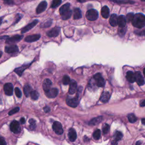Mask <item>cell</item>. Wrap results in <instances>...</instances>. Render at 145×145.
Masks as SVG:
<instances>
[{"mask_svg": "<svg viewBox=\"0 0 145 145\" xmlns=\"http://www.w3.org/2000/svg\"><path fill=\"white\" fill-rule=\"evenodd\" d=\"M94 79L95 80L96 85L98 87H103L105 85V80L100 73H97L94 76Z\"/></svg>", "mask_w": 145, "mask_h": 145, "instance_id": "cell-6", "label": "cell"}, {"mask_svg": "<svg viewBox=\"0 0 145 145\" xmlns=\"http://www.w3.org/2000/svg\"><path fill=\"white\" fill-rule=\"evenodd\" d=\"M41 35L40 34H35V35H29L27 36L25 38V40L26 42H29V43H32V42H35L38 40Z\"/></svg>", "mask_w": 145, "mask_h": 145, "instance_id": "cell-11", "label": "cell"}, {"mask_svg": "<svg viewBox=\"0 0 145 145\" xmlns=\"http://www.w3.org/2000/svg\"><path fill=\"white\" fill-rule=\"evenodd\" d=\"M5 51L7 53H14L18 51V48L16 45H11L5 47Z\"/></svg>", "mask_w": 145, "mask_h": 145, "instance_id": "cell-14", "label": "cell"}, {"mask_svg": "<svg viewBox=\"0 0 145 145\" xmlns=\"http://www.w3.org/2000/svg\"><path fill=\"white\" fill-rule=\"evenodd\" d=\"M82 18V13L81 11L78 8H75L74 9V19H79Z\"/></svg>", "mask_w": 145, "mask_h": 145, "instance_id": "cell-28", "label": "cell"}, {"mask_svg": "<svg viewBox=\"0 0 145 145\" xmlns=\"http://www.w3.org/2000/svg\"><path fill=\"white\" fill-rule=\"evenodd\" d=\"M10 129L11 131L15 133V134H18V133H20V132H21V127H20V125L18 121L14 120L11 122L10 125Z\"/></svg>", "mask_w": 145, "mask_h": 145, "instance_id": "cell-3", "label": "cell"}, {"mask_svg": "<svg viewBox=\"0 0 145 145\" xmlns=\"http://www.w3.org/2000/svg\"><path fill=\"white\" fill-rule=\"evenodd\" d=\"M141 107H144L145 106V100H144L143 101H142L140 104Z\"/></svg>", "mask_w": 145, "mask_h": 145, "instance_id": "cell-48", "label": "cell"}, {"mask_svg": "<svg viewBox=\"0 0 145 145\" xmlns=\"http://www.w3.org/2000/svg\"><path fill=\"white\" fill-rule=\"evenodd\" d=\"M47 7V2L46 1H42L40 3V4L37 6L36 11L37 14H40L43 13Z\"/></svg>", "mask_w": 145, "mask_h": 145, "instance_id": "cell-13", "label": "cell"}, {"mask_svg": "<svg viewBox=\"0 0 145 145\" xmlns=\"http://www.w3.org/2000/svg\"><path fill=\"white\" fill-rule=\"evenodd\" d=\"M133 17H134V14L131 13H129L127 14V15L126 17V21L127 22H131L133 19Z\"/></svg>", "mask_w": 145, "mask_h": 145, "instance_id": "cell-37", "label": "cell"}, {"mask_svg": "<svg viewBox=\"0 0 145 145\" xmlns=\"http://www.w3.org/2000/svg\"><path fill=\"white\" fill-rule=\"evenodd\" d=\"M71 15H72V11L70 10H69L68 11H66L65 13L62 14L61 15L62 19L63 20H67L70 18Z\"/></svg>", "mask_w": 145, "mask_h": 145, "instance_id": "cell-30", "label": "cell"}, {"mask_svg": "<svg viewBox=\"0 0 145 145\" xmlns=\"http://www.w3.org/2000/svg\"><path fill=\"white\" fill-rule=\"evenodd\" d=\"M135 81L139 86H142L144 84V78L140 71H136L134 73Z\"/></svg>", "mask_w": 145, "mask_h": 145, "instance_id": "cell-8", "label": "cell"}, {"mask_svg": "<svg viewBox=\"0 0 145 145\" xmlns=\"http://www.w3.org/2000/svg\"><path fill=\"white\" fill-rule=\"evenodd\" d=\"M6 142L5 139L2 137H0V145H6Z\"/></svg>", "mask_w": 145, "mask_h": 145, "instance_id": "cell-42", "label": "cell"}, {"mask_svg": "<svg viewBox=\"0 0 145 145\" xmlns=\"http://www.w3.org/2000/svg\"><path fill=\"white\" fill-rule=\"evenodd\" d=\"M138 34L140 35H143L145 36V30L141 31L140 33H138Z\"/></svg>", "mask_w": 145, "mask_h": 145, "instance_id": "cell-47", "label": "cell"}, {"mask_svg": "<svg viewBox=\"0 0 145 145\" xmlns=\"http://www.w3.org/2000/svg\"><path fill=\"white\" fill-rule=\"evenodd\" d=\"M142 1H144V2H145V0H141Z\"/></svg>", "mask_w": 145, "mask_h": 145, "instance_id": "cell-55", "label": "cell"}, {"mask_svg": "<svg viewBox=\"0 0 145 145\" xmlns=\"http://www.w3.org/2000/svg\"><path fill=\"white\" fill-rule=\"evenodd\" d=\"M78 97H79V95H77L76 98H68L66 100V104L69 107H72V108H75L79 104V98H78Z\"/></svg>", "mask_w": 145, "mask_h": 145, "instance_id": "cell-4", "label": "cell"}, {"mask_svg": "<svg viewBox=\"0 0 145 145\" xmlns=\"http://www.w3.org/2000/svg\"><path fill=\"white\" fill-rule=\"evenodd\" d=\"M38 22H39L38 20H35V21H34L33 22L30 23V24H28L27 26H26V27H25L23 28L21 31V33L22 34L27 33V31H30L31 29L33 28L34 27H35V26L37 25V23H38Z\"/></svg>", "mask_w": 145, "mask_h": 145, "instance_id": "cell-12", "label": "cell"}, {"mask_svg": "<svg viewBox=\"0 0 145 145\" xmlns=\"http://www.w3.org/2000/svg\"><path fill=\"white\" fill-rule=\"evenodd\" d=\"M52 23V21H51V20H50V21H48L46 23H45L44 25H43V27H49V26H51Z\"/></svg>", "mask_w": 145, "mask_h": 145, "instance_id": "cell-41", "label": "cell"}, {"mask_svg": "<svg viewBox=\"0 0 145 145\" xmlns=\"http://www.w3.org/2000/svg\"><path fill=\"white\" fill-rule=\"evenodd\" d=\"M15 94L16 95V96L18 98H21L22 95V93L19 88L16 87L15 88Z\"/></svg>", "mask_w": 145, "mask_h": 145, "instance_id": "cell-38", "label": "cell"}, {"mask_svg": "<svg viewBox=\"0 0 145 145\" xmlns=\"http://www.w3.org/2000/svg\"><path fill=\"white\" fill-rule=\"evenodd\" d=\"M20 122H21V123L22 124H24L25 123V122H26V120L25 119V118L23 117H22L21 118V120H20Z\"/></svg>", "mask_w": 145, "mask_h": 145, "instance_id": "cell-46", "label": "cell"}, {"mask_svg": "<svg viewBox=\"0 0 145 145\" xmlns=\"http://www.w3.org/2000/svg\"><path fill=\"white\" fill-rule=\"evenodd\" d=\"M0 8H1V7H0Z\"/></svg>", "mask_w": 145, "mask_h": 145, "instance_id": "cell-56", "label": "cell"}, {"mask_svg": "<svg viewBox=\"0 0 145 145\" xmlns=\"http://www.w3.org/2000/svg\"><path fill=\"white\" fill-rule=\"evenodd\" d=\"M126 79L130 83H134L135 82L134 74L132 71H127L126 73Z\"/></svg>", "mask_w": 145, "mask_h": 145, "instance_id": "cell-24", "label": "cell"}, {"mask_svg": "<svg viewBox=\"0 0 145 145\" xmlns=\"http://www.w3.org/2000/svg\"><path fill=\"white\" fill-rule=\"evenodd\" d=\"M46 96L49 98H54L57 96L59 94V90L57 88H50L48 91L45 92Z\"/></svg>", "mask_w": 145, "mask_h": 145, "instance_id": "cell-10", "label": "cell"}, {"mask_svg": "<svg viewBox=\"0 0 145 145\" xmlns=\"http://www.w3.org/2000/svg\"><path fill=\"white\" fill-rule=\"evenodd\" d=\"M86 18L90 21H94L98 18V12L95 9H90L87 11Z\"/></svg>", "mask_w": 145, "mask_h": 145, "instance_id": "cell-2", "label": "cell"}, {"mask_svg": "<svg viewBox=\"0 0 145 145\" xmlns=\"http://www.w3.org/2000/svg\"><path fill=\"white\" fill-rule=\"evenodd\" d=\"M101 15L104 18H108L109 16V9L107 6H104L101 9Z\"/></svg>", "mask_w": 145, "mask_h": 145, "instance_id": "cell-22", "label": "cell"}, {"mask_svg": "<svg viewBox=\"0 0 145 145\" xmlns=\"http://www.w3.org/2000/svg\"><path fill=\"white\" fill-rule=\"evenodd\" d=\"M30 95H31V98L34 100H37L39 96V94L36 91H32Z\"/></svg>", "mask_w": 145, "mask_h": 145, "instance_id": "cell-33", "label": "cell"}, {"mask_svg": "<svg viewBox=\"0 0 145 145\" xmlns=\"http://www.w3.org/2000/svg\"><path fill=\"white\" fill-rule=\"evenodd\" d=\"M131 22L134 27L142 28L145 26V16L141 13L136 14L134 15Z\"/></svg>", "mask_w": 145, "mask_h": 145, "instance_id": "cell-1", "label": "cell"}, {"mask_svg": "<svg viewBox=\"0 0 145 145\" xmlns=\"http://www.w3.org/2000/svg\"><path fill=\"white\" fill-rule=\"evenodd\" d=\"M123 137V133L120 132H116L115 133V135H114V141L116 142H118L120 141L122 138Z\"/></svg>", "mask_w": 145, "mask_h": 145, "instance_id": "cell-29", "label": "cell"}, {"mask_svg": "<svg viewBox=\"0 0 145 145\" xmlns=\"http://www.w3.org/2000/svg\"><path fill=\"white\" fill-rule=\"evenodd\" d=\"M2 52L1 51H0V58L2 56Z\"/></svg>", "mask_w": 145, "mask_h": 145, "instance_id": "cell-51", "label": "cell"}, {"mask_svg": "<svg viewBox=\"0 0 145 145\" xmlns=\"http://www.w3.org/2000/svg\"><path fill=\"white\" fill-rule=\"evenodd\" d=\"M1 23H2V19H0V25H1Z\"/></svg>", "mask_w": 145, "mask_h": 145, "instance_id": "cell-54", "label": "cell"}, {"mask_svg": "<svg viewBox=\"0 0 145 145\" xmlns=\"http://www.w3.org/2000/svg\"><path fill=\"white\" fill-rule=\"evenodd\" d=\"M117 18L118 17L116 14H112L111 16V18L109 19V23L113 27H115L117 25Z\"/></svg>", "mask_w": 145, "mask_h": 145, "instance_id": "cell-23", "label": "cell"}, {"mask_svg": "<svg viewBox=\"0 0 145 145\" xmlns=\"http://www.w3.org/2000/svg\"><path fill=\"white\" fill-rule=\"evenodd\" d=\"M62 82H63V85H68V84H69L70 82V78H69V76H68V75H65V76L63 77Z\"/></svg>", "mask_w": 145, "mask_h": 145, "instance_id": "cell-36", "label": "cell"}, {"mask_svg": "<svg viewBox=\"0 0 145 145\" xmlns=\"http://www.w3.org/2000/svg\"><path fill=\"white\" fill-rule=\"evenodd\" d=\"M19 107H16V108L11 109V111L9 112V115H13L14 114H16V113H17L18 112H19Z\"/></svg>", "mask_w": 145, "mask_h": 145, "instance_id": "cell-40", "label": "cell"}, {"mask_svg": "<svg viewBox=\"0 0 145 145\" xmlns=\"http://www.w3.org/2000/svg\"><path fill=\"white\" fill-rule=\"evenodd\" d=\"M142 123L143 125H145V118H143L142 119Z\"/></svg>", "mask_w": 145, "mask_h": 145, "instance_id": "cell-49", "label": "cell"}, {"mask_svg": "<svg viewBox=\"0 0 145 145\" xmlns=\"http://www.w3.org/2000/svg\"><path fill=\"white\" fill-rule=\"evenodd\" d=\"M93 137L95 140H99L101 137V132L99 129L95 130L93 134Z\"/></svg>", "mask_w": 145, "mask_h": 145, "instance_id": "cell-31", "label": "cell"}, {"mask_svg": "<svg viewBox=\"0 0 145 145\" xmlns=\"http://www.w3.org/2000/svg\"><path fill=\"white\" fill-rule=\"evenodd\" d=\"M78 1H79V2H85V1H86V0H77Z\"/></svg>", "mask_w": 145, "mask_h": 145, "instance_id": "cell-50", "label": "cell"}, {"mask_svg": "<svg viewBox=\"0 0 145 145\" xmlns=\"http://www.w3.org/2000/svg\"><path fill=\"white\" fill-rule=\"evenodd\" d=\"M103 117L102 116H99L97 117L94 118L90 121L89 122L90 125H96L99 124L100 122L102 121Z\"/></svg>", "mask_w": 145, "mask_h": 145, "instance_id": "cell-25", "label": "cell"}, {"mask_svg": "<svg viewBox=\"0 0 145 145\" xmlns=\"http://www.w3.org/2000/svg\"><path fill=\"white\" fill-rule=\"evenodd\" d=\"M29 123H30V128L32 130H34L36 128V121L35 120L33 119H30L29 120Z\"/></svg>", "mask_w": 145, "mask_h": 145, "instance_id": "cell-35", "label": "cell"}, {"mask_svg": "<svg viewBox=\"0 0 145 145\" xmlns=\"http://www.w3.org/2000/svg\"><path fill=\"white\" fill-rule=\"evenodd\" d=\"M143 74H144V76L145 77V68L143 69Z\"/></svg>", "mask_w": 145, "mask_h": 145, "instance_id": "cell-52", "label": "cell"}, {"mask_svg": "<svg viewBox=\"0 0 145 145\" xmlns=\"http://www.w3.org/2000/svg\"><path fill=\"white\" fill-rule=\"evenodd\" d=\"M52 85V83L50 79H45L43 84V90H44V91L46 92V91H48L51 88V87Z\"/></svg>", "mask_w": 145, "mask_h": 145, "instance_id": "cell-20", "label": "cell"}, {"mask_svg": "<svg viewBox=\"0 0 145 145\" xmlns=\"http://www.w3.org/2000/svg\"><path fill=\"white\" fill-rule=\"evenodd\" d=\"M4 90L5 94L7 96H11L13 94V86L10 83H6L4 86Z\"/></svg>", "mask_w": 145, "mask_h": 145, "instance_id": "cell-9", "label": "cell"}, {"mask_svg": "<svg viewBox=\"0 0 145 145\" xmlns=\"http://www.w3.org/2000/svg\"><path fill=\"white\" fill-rule=\"evenodd\" d=\"M69 140L71 142H74L75 140H76L77 139V133L76 132H75V130L72 129L71 128L69 129Z\"/></svg>", "mask_w": 145, "mask_h": 145, "instance_id": "cell-17", "label": "cell"}, {"mask_svg": "<svg viewBox=\"0 0 145 145\" xmlns=\"http://www.w3.org/2000/svg\"><path fill=\"white\" fill-rule=\"evenodd\" d=\"M30 65H31V63H30V64H28V65L27 64V65H23L21 66V67H19V68L15 69V70H14V71H15L18 75H19V76H21L22 74H23V71L26 70V69L28 68L29 66H30Z\"/></svg>", "mask_w": 145, "mask_h": 145, "instance_id": "cell-19", "label": "cell"}, {"mask_svg": "<svg viewBox=\"0 0 145 145\" xmlns=\"http://www.w3.org/2000/svg\"><path fill=\"white\" fill-rule=\"evenodd\" d=\"M52 128H53V131L55 132V133L58 135H61L63 132L62 125L59 122H54L53 125H52Z\"/></svg>", "mask_w": 145, "mask_h": 145, "instance_id": "cell-5", "label": "cell"}, {"mask_svg": "<svg viewBox=\"0 0 145 145\" xmlns=\"http://www.w3.org/2000/svg\"><path fill=\"white\" fill-rule=\"evenodd\" d=\"M33 90L31 87L29 85H26L23 87V92L26 97H28L29 95H30L31 92Z\"/></svg>", "mask_w": 145, "mask_h": 145, "instance_id": "cell-27", "label": "cell"}, {"mask_svg": "<svg viewBox=\"0 0 145 145\" xmlns=\"http://www.w3.org/2000/svg\"><path fill=\"white\" fill-rule=\"evenodd\" d=\"M69 8H70V4H69V3H67V4L63 5L60 9V10H59L60 14L62 15V14L65 13L66 11H68L69 10H70L69 9Z\"/></svg>", "mask_w": 145, "mask_h": 145, "instance_id": "cell-26", "label": "cell"}, {"mask_svg": "<svg viewBox=\"0 0 145 145\" xmlns=\"http://www.w3.org/2000/svg\"><path fill=\"white\" fill-rule=\"evenodd\" d=\"M4 3L8 5H13L14 4V2L12 1V0H4Z\"/></svg>", "mask_w": 145, "mask_h": 145, "instance_id": "cell-44", "label": "cell"}, {"mask_svg": "<svg viewBox=\"0 0 145 145\" xmlns=\"http://www.w3.org/2000/svg\"><path fill=\"white\" fill-rule=\"evenodd\" d=\"M126 18L124 15H120L117 18V25L120 27L123 28L126 25Z\"/></svg>", "mask_w": 145, "mask_h": 145, "instance_id": "cell-18", "label": "cell"}, {"mask_svg": "<svg viewBox=\"0 0 145 145\" xmlns=\"http://www.w3.org/2000/svg\"><path fill=\"white\" fill-rule=\"evenodd\" d=\"M62 1L61 0H53V2H52V4L51 5V7L52 8H55L57 7V6L61 4Z\"/></svg>", "mask_w": 145, "mask_h": 145, "instance_id": "cell-34", "label": "cell"}, {"mask_svg": "<svg viewBox=\"0 0 145 145\" xmlns=\"http://www.w3.org/2000/svg\"><path fill=\"white\" fill-rule=\"evenodd\" d=\"M109 129H110V127L109 125L106 124L104 126L103 129V132L104 134H107V133H108V132L109 131Z\"/></svg>", "mask_w": 145, "mask_h": 145, "instance_id": "cell-39", "label": "cell"}, {"mask_svg": "<svg viewBox=\"0 0 145 145\" xmlns=\"http://www.w3.org/2000/svg\"><path fill=\"white\" fill-rule=\"evenodd\" d=\"M141 143L140 142H138L136 143V144H141Z\"/></svg>", "mask_w": 145, "mask_h": 145, "instance_id": "cell-53", "label": "cell"}, {"mask_svg": "<svg viewBox=\"0 0 145 145\" xmlns=\"http://www.w3.org/2000/svg\"><path fill=\"white\" fill-rule=\"evenodd\" d=\"M77 88V83L74 80H70V87H69V93L72 95L75 93Z\"/></svg>", "mask_w": 145, "mask_h": 145, "instance_id": "cell-15", "label": "cell"}, {"mask_svg": "<svg viewBox=\"0 0 145 145\" xmlns=\"http://www.w3.org/2000/svg\"><path fill=\"white\" fill-rule=\"evenodd\" d=\"M110 97H111V95H110L108 92H104L102 94V95H101L100 100L102 103H105L109 100Z\"/></svg>", "mask_w": 145, "mask_h": 145, "instance_id": "cell-21", "label": "cell"}, {"mask_svg": "<svg viewBox=\"0 0 145 145\" xmlns=\"http://www.w3.org/2000/svg\"><path fill=\"white\" fill-rule=\"evenodd\" d=\"M23 36L18 35H14L10 37H8L6 40V44H13V43L18 42L23 38Z\"/></svg>", "mask_w": 145, "mask_h": 145, "instance_id": "cell-7", "label": "cell"}, {"mask_svg": "<svg viewBox=\"0 0 145 145\" xmlns=\"http://www.w3.org/2000/svg\"><path fill=\"white\" fill-rule=\"evenodd\" d=\"M127 118H128V120L130 123H134L135 122L137 121V117H135V116L134 114H130L127 116Z\"/></svg>", "mask_w": 145, "mask_h": 145, "instance_id": "cell-32", "label": "cell"}, {"mask_svg": "<svg viewBox=\"0 0 145 145\" xmlns=\"http://www.w3.org/2000/svg\"><path fill=\"white\" fill-rule=\"evenodd\" d=\"M22 15H21V14H18V15H17V16L16 21L15 22V23H14V24L17 23H18V22L20 21V19H21L22 18Z\"/></svg>", "mask_w": 145, "mask_h": 145, "instance_id": "cell-43", "label": "cell"}, {"mask_svg": "<svg viewBox=\"0 0 145 145\" xmlns=\"http://www.w3.org/2000/svg\"><path fill=\"white\" fill-rule=\"evenodd\" d=\"M60 28L58 27H56L53 28H52L51 30L49 31L47 33V35L49 37H56L60 33Z\"/></svg>", "mask_w": 145, "mask_h": 145, "instance_id": "cell-16", "label": "cell"}, {"mask_svg": "<svg viewBox=\"0 0 145 145\" xmlns=\"http://www.w3.org/2000/svg\"><path fill=\"white\" fill-rule=\"evenodd\" d=\"M44 112H45V113H48V112H50L51 109H50V108H49V107L46 106V107H45L44 108Z\"/></svg>", "mask_w": 145, "mask_h": 145, "instance_id": "cell-45", "label": "cell"}]
</instances>
